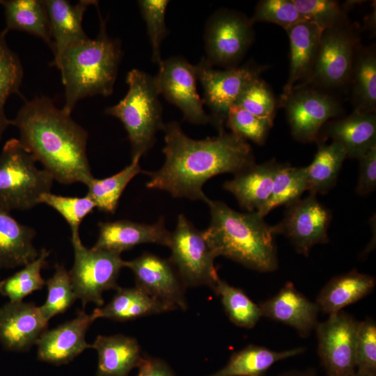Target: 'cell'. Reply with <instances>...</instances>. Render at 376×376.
<instances>
[{"instance_id":"277c9868","label":"cell","mask_w":376,"mask_h":376,"mask_svg":"<svg viewBox=\"0 0 376 376\" xmlns=\"http://www.w3.org/2000/svg\"><path fill=\"white\" fill-rule=\"evenodd\" d=\"M100 22L95 38L69 46L55 65L64 86L62 109L70 115L80 100L97 95L107 97L113 91L123 56L121 42L108 35L107 20L100 15Z\"/></svg>"},{"instance_id":"5b68a950","label":"cell","mask_w":376,"mask_h":376,"mask_svg":"<svg viewBox=\"0 0 376 376\" xmlns=\"http://www.w3.org/2000/svg\"><path fill=\"white\" fill-rule=\"evenodd\" d=\"M128 91L118 104L105 109L123 123L131 144L132 158L141 157L155 144L156 134L164 130L162 107L154 77L138 69L126 77Z\"/></svg>"},{"instance_id":"7dc6e473","label":"cell","mask_w":376,"mask_h":376,"mask_svg":"<svg viewBox=\"0 0 376 376\" xmlns=\"http://www.w3.org/2000/svg\"><path fill=\"white\" fill-rule=\"evenodd\" d=\"M139 368L137 376H175L169 365L158 358L144 357Z\"/></svg>"},{"instance_id":"ba28073f","label":"cell","mask_w":376,"mask_h":376,"mask_svg":"<svg viewBox=\"0 0 376 376\" xmlns=\"http://www.w3.org/2000/svg\"><path fill=\"white\" fill-rule=\"evenodd\" d=\"M71 233L74 264L68 272L75 294L84 307L89 302L102 306V293L119 287L117 279L125 260L118 253L86 248L79 231Z\"/></svg>"},{"instance_id":"6da1fadb","label":"cell","mask_w":376,"mask_h":376,"mask_svg":"<svg viewBox=\"0 0 376 376\" xmlns=\"http://www.w3.org/2000/svg\"><path fill=\"white\" fill-rule=\"evenodd\" d=\"M163 130L165 162L158 171L144 172L150 176L148 189L207 203L203 187L210 178L224 173L236 175L255 164L251 146L232 132L224 130L217 136L195 140L175 121L166 124Z\"/></svg>"},{"instance_id":"681fc988","label":"cell","mask_w":376,"mask_h":376,"mask_svg":"<svg viewBox=\"0 0 376 376\" xmlns=\"http://www.w3.org/2000/svg\"><path fill=\"white\" fill-rule=\"evenodd\" d=\"M346 376H368V375H363V374L355 372V373H354L352 374H350V375H346Z\"/></svg>"},{"instance_id":"603a6c76","label":"cell","mask_w":376,"mask_h":376,"mask_svg":"<svg viewBox=\"0 0 376 376\" xmlns=\"http://www.w3.org/2000/svg\"><path fill=\"white\" fill-rule=\"evenodd\" d=\"M290 40V71L281 97L309 77L319 51L322 31L315 24L303 21L286 30Z\"/></svg>"},{"instance_id":"d4e9b609","label":"cell","mask_w":376,"mask_h":376,"mask_svg":"<svg viewBox=\"0 0 376 376\" xmlns=\"http://www.w3.org/2000/svg\"><path fill=\"white\" fill-rule=\"evenodd\" d=\"M91 345L97 352V376H129L144 358L138 341L123 334L100 335Z\"/></svg>"},{"instance_id":"e575fe53","label":"cell","mask_w":376,"mask_h":376,"mask_svg":"<svg viewBox=\"0 0 376 376\" xmlns=\"http://www.w3.org/2000/svg\"><path fill=\"white\" fill-rule=\"evenodd\" d=\"M306 191V167H295L281 164L273 182L270 196L257 212L262 217L281 205H288L299 198Z\"/></svg>"},{"instance_id":"5bb4252c","label":"cell","mask_w":376,"mask_h":376,"mask_svg":"<svg viewBox=\"0 0 376 376\" xmlns=\"http://www.w3.org/2000/svg\"><path fill=\"white\" fill-rule=\"evenodd\" d=\"M159 94L179 108L184 119L196 125L211 123L196 90V66L180 56L162 60L154 77Z\"/></svg>"},{"instance_id":"3957f363","label":"cell","mask_w":376,"mask_h":376,"mask_svg":"<svg viewBox=\"0 0 376 376\" xmlns=\"http://www.w3.org/2000/svg\"><path fill=\"white\" fill-rule=\"evenodd\" d=\"M210 224L204 234L216 254L260 272L278 267L273 227L257 212H240L209 198Z\"/></svg>"},{"instance_id":"52a82bcc","label":"cell","mask_w":376,"mask_h":376,"mask_svg":"<svg viewBox=\"0 0 376 376\" xmlns=\"http://www.w3.org/2000/svg\"><path fill=\"white\" fill-rule=\"evenodd\" d=\"M360 45L357 32L349 22L322 31L311 75L306 81L294 88L312 87L334 94V91L349 87L355 54Z\"/></svg>"},{"instance_id":"d6986e66","label":"cell","mask_w":376,"mask_h":376,"mask_svg":"<svg viewBox=\"0 0 376 376\" xmlns=\"http://www.w3.org/2000/svg\"><path fill=\"white\" fill-rule=\"evenodd\" d=\"M99 235L94 249L121 253L136 245L146 243L169 246L171 239L163 217L147 224L130 220L100 222Z\"/></svg>"},{"instance_id":"836d02e7","label":"cell","mask_w":376,"mask_h":376,"mask_svg":"<svg viewBox=\"0 0 376 376\" xmlns=\"http://www.w3.org/2000/svg\"><path fill=\"white\" fill-rule=\"evenodd\" d=\"M5 30L0 32V140L10 120L6 116L5 105L8 99L14 94H20L24 70L18 55L8 46Z\"/></svg>"},{"instance_id":"30bf717a","label":"cell","mask_w":376,"mask_h":376,"mask_svg":"<svg viewBox=\"0 0 376 376\" xmlns=\"http://www.w3.org/2000/svg\"><path fill=\"white\" fill-rule=\"evenodd\" d=\"M253 24L244 14L234 10L214 13L205 27V61L211 67H237L253 40Z\"/></svg>"},{"instance_id":"d590c367","label":"cell","mask_w":376,"mask_h":376,"mask_svg":"<svg viewBox=\"0 0 376 376\" xmlns=\"http://www.w3.org/2000/svg\"><path fill=\"white\" fill-rule=\"evenodd\" d=\"M49 251H40L38 258L14 274L0 281V293L9 301H22L24 297L36 290L42 289L46 282L41 276V270L47 265Z\"/></svg>"},{"instance_id":"60d3db41","label":"cell","mask_w":376,"mask_h":376,"mask_svg":"<svg viewBox=\"0 0 376 376\" xmlns=\"http://www.w3.org/2000/svg\"><path fill=\"white\" fill-rule=\"evenodd\" d=\"M234 104L273 126L276 102L269 86L260 77L245 88Z\"/></svg>"},{"instance_id":"f6af8a7d","label":"cell","mask_w":376,"mask_h":376,"mask_svg":"<svg viewBox=\"0 0 376 376\" xmlns=\"http://www.w3.org/2000/svg\"><path fill=\"white\" fill-rule=\"evenodd\" d=\"M356 372L376 376V323L371 318L359 322L355 347Z\"/></svg>"},{"instance_id":"4dcf8cb0","label":"cell","mask_w":376,"mask_h":376,"mask_svg":"<svg viewBox=\"0 0 376 376\" xmlns=\"http://www.w3.org/2000/svg\"><path fill=\"white\" fill-rule=\"evenodd\" d=\"M349 87L354 110L376 113L375 45H359L355 54Z\"/></svg>"},{"instance_id":"9a60e30c","label":"cell","mask_w":376,"mask_h":376,"mask_svg":"<svg viewBox=\"0 0 376 376\" xmlns=\"http://www.w3.org/2000/svg\"><path fill=\"white\" fill-rule=\"evenodd\" d=\"M286 205L283 219L272 226L274 235H284L296 251L304 256H308L315 245L329 242L331 214L316 198V195L310 194Z\"/></svg>"},{"instance_id":"44dd1931","label":"cell","mask_w":376,"mask_h":376,"mask_svg":"<svg viewBox=\"0 0 376 376\" xmlns=\"http://www.w3.org/2000/svg\"><path fill=\"white\" fill-rule=\"evenodd\" d=\"M331 139L345 150L347 157L359 159L376 146V113L354 110L347 116L327 122L318 141Z\"/></svg>"},{"instance_id":"4fadbf2b","label":"cell","mask_w":376,"mask_h":376,"mask_svg":"<svg viewBox=\"0 0 376 376\" xmlns=\"http://www.w3.org/2000/svg\"><path fill=\"white\" fill-rule=\"evenodd\" d=\"M359 321L340 311L318 322L315 329L318 354L327 376H346L356 372L355 347Z\"/></svg>"},{"instance_id":"8d00e7d4","label":"cell","mask_w":376,"mask_h":376,"mask_svg":"<svg viewBox=\"0 0 376 376\" xmlns=\"http://www.w3.org/2000/svg\"><path fill=\"white\" fill-rule=\"evenodd\" d=\"M214 292L220 296L228 317L237 326L251 329L262 317L259 305L255 304L240 288L219 279Z\"/></svg>"},{"instance_id":"ac0fdd59","label":"cell","mask_w":376,"mask_h":376,"mask_svg":"<svg viewBox=\"0 0 376 376\" xmlns=\"http://www.w3.org/2000/svg\"><path fill=\"white\" fill-rule=\"evenodd\" d=\"M94 321L92 314L79 311L72 320L52 329H47L36 343L38 359L55 365L71 361L84 350L91 347L85 336Z\"/></svg>"},{"instance_id":"7402d4cb","label":"cell","mask_w":376,"mask_h":376,"mask_svg":"<svg viewBox=\"0 0 376 376\" xmlns=\"http://www.w3.org/2000/svg\"><path fill=\"white\" fill-rule=\"evenodd\" d=\"M47 10L55 66L62 53L70 45L88 38L82 26L83 17L88 6L98 1L80 0L75 4L66 0H43Z\"/></svg>"},{"instance_id":"ab89813d","label":"cell","mask_w":376,"mask_h":376,"mask_svg":"<svg viewBox=\"0 0 376 376\" xmlns=\"http://www.w3.org/2000/svg\"><path fill=\"white\" fill-rule=\"evenodd\" d=\"M169 2L167 0L138 1L152 46V60L158 65L162 61L161 45L169 33L165 23V13Z\"/></svg>"},{"instance_id":"2e32d148","label":"cell","mask_w":376,"mask_h":376,"mask_svg":"<svg viewBox=\"0 0 376 376\" xmlns=\"http://www.w3.org/2000/svg\"><path fill=\"white\" fill-rule=\"evenodd\" d=\"M125 267L133 272L135 286L176 309H187L186 287L169 259L145 252L133 260H125Z\"/></svg>"},{"instance_id":"ffe728a7","label":"cell","mask_w":376,"mask_h":376,"mask_svg":"<svg viewBox=\"0 0 376 376\" xmlns=\"http://www.w3.org/2000/svg\"><path fill=\"white\" fill-rule=\"evenodd\" d=\"M262 317L287 324L304 338L315 329L320 308L288 282L274 297L261 303Z\"/></svg>"},{"instance_id":"74e56055","label":"cell","mask_w":376,"mask_h":376,"mask_svg":"<svg viewBox=\"0 0 376 376\" xmlns=\"http://www.w3.org/2000/svg\"><path fill=\"white\" fill-rule=\"evenodd\" d=\"M47 297L45 302L39 306L44 318L49 320L54 316L63 313L76 301L69 272L59 264L55 265V272L45 283Z\"/></svg>"},{"instance_id":"cb8c5ba5","label":"cell","mask_w":376,"mask_h":376,"mask_svg":"<svg viewBox=\"0 0 376 376\" xmlns=\"http://www.w3.org/2000/svg\"><path fill=\"white\" fill-rule=\"evenodd\" d=\"M280 165L274 159L260 164H254L226 181L223 187L233 194L240 205L248 212H258L270 196Z\"/></svg>"},{"instance_id":"8992f818","label":"cell","mask_w":376,"mask_h":376,"mask_svg":"<svg viewBox=\"0 0 376 376\" xmlns=\"http://www.w3.org/2000/svg\"><path fill=\"white\" fill-rule=\"evenodd\" d=\"M36 162L19 139L5 143L0 154V207L8 212L27 210L51 192L54 179L45 169H38Z\"/></svg>"},{"instance_id":"7a4b0ae2","label":"cell","mask_w":376,"mask_h":376,"mask_svg":"<svg viewBox=\"0 0 376 376\" xmlns=\"http://www.w3.org/2000/svg\"><path fill=\"white\" fill-rule=\"evenodd\" d=\"M21 144L54 180L86 185L93 176L88 157V132L47 96L26 100L10 120Z\"/></svg>"},{"instance_id":"7bdbcfd3","label":"cell","mask_w":376,"mask_h":376,"mask_svg":"<svg viewBox=\"0 0 376 376\" xmlns=\"http://www.w3.org/2000/svg\"><path fill=\"white\" fill-rule=\"evenodd\" d=\"M40 203H45L58 212L70 226L71 233L79 231L83 219L96 207L93 201L87 195L72 197L51 192L42 196Z\"/></svg>"},{"instance_id":"d6a6232c","label":"cell","mask_w":376,"mask_h":376,"mask_svg":"<svg viewBox=\"0 0 376 376\" xmlns=\"http://www.w3.org/2000/svg\"><path fill=\"white\" fill-rule=\"evenodd\" d=\"M140 158L139 156L132 158L128 166L111 176L103 179L93 177L86 184L87 196L93 201L96 207L105 212H115L127 185L137 174L143 172L139 165Z\"/></svg>"},{"instance_id":"4316f807","label":"cell","mask_w":376,"mask_h":376,"mask_svg":"<svg viewBox=\"0 0 376 376\" xmlns=\"http://www.w3.org/2000/svg\"><path fill=\"white\" fill-rule=\"evenodd\" d=\"M36 234L0 207V270L25 266L38 258L40 252L33 244Z\"/></svg>"},{"instance_id":"f546056e","label":"cell","mask_w":376,"mask_h":376,"mask_svg":"<svg viewBox=\"0 0 376 376\" xmlns=\"http://www.w3.org/2000/svg\"><path fill=\"white\" fill-rule=\"evenodd\" d=\"M6 22L4 30L28 33L42 40L52 49V40L43 0H0Z\"/></svg>"},{"instance_id":"83f0119b","label":"cell","mask_w":376,"mask_h":376,"mask_svg":"<svg viewBox=\"0 0 376 376\" xmlns=\"http://www.w3.org/2000/svg\"><path fill=\"white\" fill-rule=\"evenodd\" d=\"M375 286L373 276L352 270L331 279L319 293L315 303L320 311L333 314L363 298Z\"/></svg>"},{"instance_id":"7c38bea8","label":"cell","mask_w":376,"mask_h":376,"mask_svg":"<svg viewBox=\"0 0 376 376\" xmlns=\"http://www.w3.org/2000/svg\"><path fill=\"white\" fill-rule=\"evenodd\" d=\"M196 66L197 78L203 90V104L211 111V123L221 132L224 130L229 108L236 102L245 88L260 77L263 69L248 63L242 66L218 70L209 65L204 58Z\"/></svg>"},{"instance_id":"f1b7e54d","label":"cell","mask_w":376,"mask_h":376,"mask_svg":"<svg viewBox=\"0 0 376 376\" xmlns=\"http://www.w3.org/2000/svg\"><path fill=\"white\" fill-rule=\"evenodd\" d=\"M304 347H299L283 351L249 345L234 352L222 368L208 376H265L276 362L304 353Z\"/></svg>"},{"instance_id":"c3c4849f","label":"cell","mask_w":376,"mask_h":376,"mask_svg":"<svg viewBox=\"0 0 376 376\" xmlns=\"http://www.w3.org/2000/svg\"><path fill=\"white\" fill-rule=\"evenodd\" d=\"M277 376H320L317 371L312 368L304 370H290L283 372Z\"/></svg>"},{"instance_id":"484cf974","label":"cell","mask_w":376,"mask_h":376,"mask_svg":"<svg viewBox=\"0 0 376 376\" xmlns=\"http://www.w3.org/2000/svg\"><path fill=\"white\" fill-rule=\"evenodd\" d=\"M175 309L173 306L157 299L136 286L118 287L111 301L95 308L91 314L95 320L104 318L125 322Z\"/></svg>"},{"instance_id":"f35d334b","label":"cell","mask_w":376,"mask_h":376,"mask_svg":"<svg viewBox=\"0 0 376 376\" xmlns=\"http://www.w3.org/2000/svg\"><path fill=\"white\" fill-rule=\"evenodd\" d=\"M306 21L317 25L322 31L347 23L346 8L333 0H292Z\"/></svg>"},{"instance_id":"bcb514c9","label":"cell","mask_w":376,"mask_h":376,"mask_svg":"<svg viewBox=\"0 0 376 376\" xmlns=\"http://www.w3.org/2000/svg\"><path fill=\"white\" fill-rule=\"evenodd\" d=\"M359 177L357 193L368 194L376 187V146L367 151L359 159Z\"/></svg>"},{"instance_id":"e0dca14e","label":"cell","mask_w":376,"mask_h":376,"mask_svg":"<svg viewBox=\"0 0 376 376\" xmlns=\"http://www.w3.org/2000/svg\"><path fill=\"white\" fill-rule=\"evenodd\" d=\"M47 327L48 321L33 303L9 301L0 307V343L9 351L29 350Z\"/></svg>"},{"instance_id":"ee69618b","label":"cell","mask_w":376,"mask_h":376,"mask_svg":"<svg viewBox=\"0 0 376 376\" xmlns=\"http://www.w3.org/2000/svg\"><path fill=\"white\" fill-rule=\"evenodd\" d=\"M250 19L253 24L258 22L274 23L285 30L298 22L306 21L292 0L259 1Z\"/></svg>"},{"instance_id":"1f68e13d","label":"cell","mask_w":376,"mask_h":376,"mask_svg":"<svg viewBox=\"0 0 376 376\" xmlns=\"http://www.w3.org/2000/svg\"><path fill=\"white\" fill-rule=\"evenodd\" d=\"M347 154L338 143H319L318 150L311 164L306 166V191L310 194H325L336 184Z\"/></svg>"},{"instance_id":"8fae6325","label":"cell","mask_w":376,"mask_h":376,"mask_svg":"<svg viewBox=\"0 0 376 376\" xmlns=\"http://www.w3.org/2000/svg\"><path fill=\"white\" fill-rule=\"evenodd\" d=\"M279 103L285 109L292 136L302 143L318 141L323 125L343 113L334 93L312 87L294 88Z\"/></svg>"},{"instance_id":"b9f144b4","label":"cell","mask_w":376,"mask_h":376,"mask_svg":"<svg viewBox=\"0 0 376 376\" xmlns=\"http://www.w3.org/2000/svg\"><path fill=\"white\" fill-rule=\"evenodd\" d=\"M225 124L232 133L258 145L265 143L268 132L272 127L267 122L236 104L229 108Z\"/></svg>"},{"instance_id":"9c48e42d","label":"cell","mask_w":376,"mask_h":376,"mask_svg":"<svg viewBox=\"0 0 376 376\" xmlns=\"http://www.w3.org/2000/svg\"><path fill=\"white\" fill-rule=\"evenodd\" d=\"M169 247V260L186 288L205 285L214 290L220 279L214 263L217 256L204 232L198 230L182 214L171 233Z\"/></svg>"}]
</instances>
